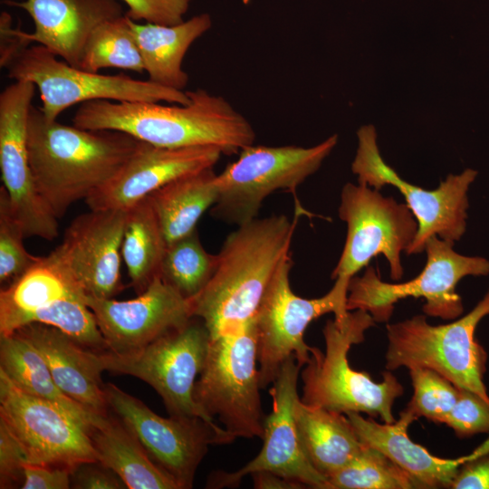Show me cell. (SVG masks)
Segmentation results:
<instances>
[{
  "label": "cell",
  "instance_id": "cell-1",
  "mask_svg": "<svg viewBox=\"0 0 489 489\" xmlns=\"http://www.w3.org/2000/svg\"><path fill=\"white\" fill-rule=\"evenodd\" d=\"M272 215L238 225L216 254V270L206 287L191 299L193 316L206 327L210 339L233 331L253 319L284 258L299 216Z\"/></svg>",
  "mask_w": 489,
  "mask_h": 489
},
{
  "label": "cell",
  "instance_id": "cell-2",
  "mask_svg": "<svg viewBox=\"0 0 489 489\" xmlns=\"http://www.w3.org/2000/svg\"><path fill=\"white\" fill-rule=\"evenodd\" d=\"M187 104L96 100L76 110L74 126L115 130L164 148L212 146L224 155L239 153L254 144L248 120L225 98L203 89L186 91Z\"/></svg>",
  "mask_w": 489,
  "mask_h": 489
},
{
  "label": "cell",
  "instance_id": "cell-3",
  "mask_svg": "<svg viewBox=\"0 0 489 489\" xmlns=\"http://www.w3.org/2000/svg\"><path fill=\"white\" fill-rule=\"evenodd\" d=\"M139 143L124 132L49 120L34 106L29 113L27 147L34 181L57 218L111 179Z\"/></svg>",
  "mask_w": 489,
  "mask_h": 489
},
{
  "label": "cell",
  "instance_id": "cell-4",
  "mask_svg": "<svg viewBox=\"0 0 489 489\" xmlns=\"http://www.w3.org/2000/svg\"><path fill=\"white\" fill-rule=\"evenodd\" d=\"M375 323L363 310L350 311L340 323L334 319L326 322L325 351L311 347L310 360L301 369L302 403L345 415L365 413L385 423L396 421L392 408L404 388L395 375L386 370L383 380L375 382L367 372L352 369L348 360L352 345L362 342Z\"/></svg>",
  "mask_w": 489,
  "mask_h": 489
},
{
  "label": "cell",
  "instance_id": "cell-5",
  "mask_svg": "<svg viewBox=\"0 0 489 489\" xmlns=\"http://www.w3.org/2000/svg\"><path fill=\"white\" fill-rule=\"evenodd\" d=\"M487 315L489 290L471 312L447 324L432 325L423 315L388 324L386 369H430L489 403L484 381L487 352L475 338Z\"/></svg>",
  "mask_w": 489,
  "mask_h": 489
},
{
  "label": "cell",
  "instance_id": "cell-6",
  "mask_svg": "<svg viewBox=\"0 0 489 489\" xmlns=\"http://www.w3.org/2000/svg\"><path fill=\"white\" fill-rule=\"evenodd\" d=\"M254 318L236 330L210 339L194 398L235 439L263 437L262 409Z\"/></svg>",
  "mask_w": 489,
  "mask_h": 489
},
{
  "label": "cell",
  "instance_id": "cell-7",
  "mask_svg": "<svg viewBox=\"0 0 489 489\" xmlns=\"http://www.w3.org/2000/svg\"><path fill=\"white\" fill-rule=\"evenodd\" d=\"M454 243L431 236L426 243L427 262L422 272L405 283L382 281L372 266L362 276L354 275L348 287L347 309L363 310L376 322L390 319L394 304L405 298L422 297L423 312L443 320H455L464 312L456 285L465 276L489 274V261L456 253Z\"/></svg>",
  "mask_w": 489,
  "mask_h": 489
},
{
  "label": "cell",
  "instance_id": "cell-8",
  "mask_svg": "<svg viewBox=\"0 0 489 489\" xmlns=\"http://www.w3.org/2000/svg\"><path fill=\"white\" fill-rule=\"evenodd\" d=\"M338 142L332 135L310 148L248 146L238 158L216 175L218 197L214 217L241 225L255 217L264 200L280 189L294 193L315 173Z\"/></svg>",
  "mask_w": 489,
  "mask_h": 489
},
{
  "label": "cell",
  "instance_id": "cell-9",
  "mask_svg": "<svg viewBox=\"0 0 489 489\" xmlns=\"http://www.w3.org/2000/svg\"><path fill=\"white\" fill-rule=\"evenodd\" d=\"M292 266L289 254L275 273L254 317L261 388L273 384L289 358L293 357L302 367L310 360L311 346L304 341V332L312 321L332 312L334 320L340 323L350 312L349 283L335 280L323 296L303 298L291 288Z\"/></svg>",
  "mask_w": 489,
  "mask_h": 489
},
{
  "label": "cell",
  "instance_id": "cell-10",
  "mask_svg": "<svg viewBox=\"0 0 489 489\" xmlns=\"http://www.w3.org/2000/svg\"><path fill=\"white\" fill-rule=\"evenodd\" d=\"M14 81L32 82L39 90L45 118L56 120L67 108L96 100L187 104L185 91L123 74L105 75L73 67L43 45L29 46L6 68Z\"/></svg>",
  "mask_w": 489,
  "mask_h": 489
},
{
  "label": "cell",
  "instance_id": "cell-11",
  "mask_svg": "<svg viewBox=\"0 0 489 489\" xmlns=\"http://www.w3.org/2000/svg\"><path fill=\"white\" fill-rule=\"evenodd\" d=\"M210 335L202 320L184 326L126 354L100 351L104 370L136 377L161 397L169 416L199 417L216 424L194 398L197 377L205 366Z\"/></svg>",
  "mask_w": 489,
  "mask_h": 489
},
{
  "label": "cell",
  "instance_id": "cell-12",
  "mask_svg": "<svg viewBox=\"0 0 489 489\" xmlns=\"http://www.w3.org/2000/svg\"><path fill=\"white\" fill-rule=\"evenodd\" d=\"M358 149L351 170L359 184L379 190L386 185L395 187L405 197L407 206L417 222V235L406 251L408 254L424 252L427 241L433 235L455 243L466 228L467 191L477 172L465 169L458 175H448L434 190H426L402 179L381 157L372 125L357 131Z\"/></svg>",
  "mask_w": 489,
  "mask_h": 489
},
{
  "label": "cell",
  "instance_id": "cell-13",
  "mask_svg": "<svg viewBox=\"0 0 489 489\" xmlns=\"http://www.w3.org/2000/svg\"><path fill=\"white\" fill-rule=\"evenodd\" d=\"M338 212L347 225V235L331 279L349 283L373 257L383 254L391 279L400 280V254L411 245L418 228L408 206L366 185L347 183Z\"/></svg>",
  "mask_w": 489,
  "mask_h": 489
},
{
  "label": "cell",
  "instance_id": "cell-14",
  "mask_svg": "<svg viewBox=\"0 0 489 489\" xmlns=\"http://www.w3.org/2000/svg\"><path fill=\"white\" fill-rule=\"evenodd\" d=\"M104 391L109 408L179 489L193 487L197 469L209 446L235 440L219 425L199 417H162L111 383L104 384Z\"/></svg>",
  "mask_w": 489,
  "mask_h": 489
},
{
  "label": "cell",
  "instance_id": "cell-15",
  "mask_svg": "<svg viewBox=\"0 0 489 489\" xmlns=\"http://www.w3.org/2000/svg\"><path fill=\"white\" fill-rule=\"evenodd\" d=\"M0 419L22 446L30 464L72 471L97 456L89 433L72 417L30 396L0 370Z\"/></svg>",
  "mask_w": 489,
  "mask_h": 489
},
{
  "label": "cell",
  "instance_id": "cell-16",
  "mask_svg": "<svg viewBox=\"0 0 489 489\" xmlns=\"http://www.w3.org/2000/svg\"><path fill=\"white\" fill-rule=\"evenodd\" d=\"M302 367L289 358L270 388L272 409L264 418V444L260 453L237 471L214 472L208 488L235 487L252 473L270 471L296 481L304 487L326 489L327 480L307 458L297 431L295 406L300 399L298 379Z\"/></svg>",
  "mask_w": 489,
  "mask_h": 489
},
{
  "label": "cell",
  "instance_id": "cell-17",
  "mask_svg": "<svg viewBox=\"0 0 489 489\" xmlns=\"http://www.w3.org/2000/svg\"><path fill=\"white\" fill-rule=\"evenodd\" d=\"M36 86L20 80L0 94V168L12 210L26 237L52 241L58 218L36 189L28 157L27 125Z\"/></svg>",
  "mask_w": 489,
  "mask_h": 489
},
{
  "label": "cell",
  "instance_id": "cell-18",
  "mask_svg": "<svg viewBox=\"0 0 489 489\" xmlns=\"http://www.w3.org/2000/svg\"><path fill=\"white\" fill-rule=\"evenodd\" d=\"M105 340L115 354L138 350L187 324L194 316L191 300L157 275L134 299L85 296Z\"/></svg>",
  "mask_w": 489,
  "mask_h": 489
},
{
  "label": "cell",
  "instance_id": "cell-19",
  "mask_svg": "<svg viewBox=\"0 0 489 489\" xmlns=\"http://www.w3.org/2000/svg\"><path fill=\"white\" fill-rule=\"evenodd\" d=\"M126 219L127 210H91L80 215L51 252L86 296L113 298L123 289L120 265Z\"/></svg>",
  "mask_w": 489,
  "mask_h": 489
},
{
  "label": "cell",
  "instance_id": "cell-20",
  "mask_svg": "<svg viewBox=\"0 0 489 489\" xmlns=\"http://www.w3.org/2000/svg\"><path fill=\"white\" fill-rule=\"evenodd\" d=\"M221 155L212 146L164 148L139 140L118 173L85 202L91 210H128L179 177L214 168Z\"/></svg>",
  "mask_w": 489,
  "mask_h": 489
},
{
  "label": "cell",
  "instance_id": "cell-21",
  "mask_svg": "<svg viewBox=\"0 0 489 489\" xmlns=\"http://www.w3.org/2000/svg\"><path fill=\"white\" fill-rule=\"evenodd\" d=\"M8 5L29 14L34 33L30 43H38L68 64L80 68L88 38L102 23L118 18L122 6L117 0H7Z\"/></svg>",
  "mask_w": 489,
  "mask_h": 489
},
{
  "label": "cell",
  "instance_id": "cell-22",
  "mask_svg": "<svg viewBox=\"0 0 489 489\" xmlns=\"http://www.w3.org/2000/svg\"><path fill=\"white\" fill-rule=\"evenodd\" d=\"M16 331L39 350L55 383L68 397L96 414L107 416L100 351L87 349L61 330L43 323H30Z\"/></svg>",
  "mask_w": 489,
  "mask_h": 489
},
{
  "label": "cell",
  "instance_id": "cell-23",
  "mask_svg": "<svg viewBox=\"0 0 489 489\" xmlns=\"http://www.w3.org/2000/svg\"><path fill=\"white\" fill-rule=\"evenodd\" d=\"M346 416L364 445L386 455L406 471L419 488H451L460 466L469 460L468 455L441 458L413 442L408 429L417 419L405 409L393 423L380 424L363 417L360 413L351 412Z\"/></svg>",
  "mask_w": 489,
  "mask_h": 489
},
{
  "label": "cell",
  "instance_id": "cell-24",
  "mask_svg": "<svg viewBox=\"0 0 489 489\" xmlns=\"http://www.w3.org/2000/svg\"><path fill=\"white\" fill-rule=\"evenodd\" d=\"M86 294L71 272L52 254L40 259L0 292V336L30 323L36 313L66 299Z\"/></svg>",
  "mask_w": 489,
  "mask_h": 489
},
{
  "label": "cell",
  "instance_id": "cell-25",
  "mask_svg": "<svg viewBox=\"0 0 489 489\" xmlns=\"http://www.w3.org/2000/svg\"><path fill=\"white\" fill-rule=\"evenodd\" d=\"M149 80L158 85L184 91L188 75L183 70L184 57L199 37L212 26L208 14H200L174 25L139 24L129 18Z\"/></svg>",
  "mask_w": 489,
  "mask_h": 489
},
{
  "label": "cell",
  "instance_id": "cell-26",
  "mask_svg": "<svg viewBox=\"0 0 489 489\" xmlns=\"http://www.w3.org/2000/svg\"><path fill=\"white\" fill-rule=\"evenodd\" d=\"M0 370L23 392L53 405L72 417L89 435L103 417L68 397L55 383L39 350L17 331L0 336Z\"/></svg>",
  "mask_w": 489,
  "mask_h": 489
},
{
  "label": "cell",
  "instance_id": "cell-27",
  "mask_svg": "<svg viewBox=\"0 0 489 489\" xmlns=\"http://www.w3.org/2000/svg\"><path fill=\"white\" fill-rule=\"evenodd\" d=\"M90 437L98 462L116 473L128 489H179L121 421L103 416Z\"/></svg>",
  "mask_w": 489,
  "mask_h": 489
},
{
  "label": "cell",
  "instance_id": "cell-28",
  "mask_svg": "<svg viewBox=\"0 0 489 489\" xmlns=\"http://www.w3.org/2000/svg\"><path fill=\"white\" fill-rule=\"evenodd\" d=\"M295 421L307 458L326 480L357 456L364 446L345 414L308 406L299 399Z\"/></svg>",
  "mask_w": 489,
  "mask_h": 489
},
{
  "label": "cell",
  "instance_id": "cell-29",
  "mask_svg": "<svg viewBox=\"0 0 489 489\" xmlns=\"http://www.w3.org/2000/svg\"><path fill=\"white\" fill-rule=\"evenodd\" d=\"M216 175L213 168L179 177L148 197L167 244L197 229L203 214L217 199Z\"/></svg>",
  "mask_w": 489,
  "mask_h": 489
},
{
  "label": "cell",
  "instance_id": "cell-30",
  "mask_svg": "<svg viewBox=\"0 0 489 489\" xmlns=\"http://www.w3.org/2000/svg\"><path fill=\"white\" fill-rule=\"evenodd\" d=\"M167 244L149 197L127 210L121 257L138 294L158 275Z\"/></svg>",
  "mask_w": 489,
  "mask_h": 489
},
{
  "label": "cell",
  "instance_id": "cell-31",
  "mask_svg": "<svg viewBox=\"0 0 489 489\" xmlns=\"http://www.w3.org/2000/svg\"><path fill=\"white\" fill-rule=\"evenodd\" d=\"M80 68L91 72L104 68L145 72L127 14L106 21L93 30L85 44Z\"/></svg>",
  "mask_w": 489,
  "mask_h": 489
},
{
  "label": "cell",
  "instance_id": "cell-32",
  "mask_svg": "<svg viewBox=\"0 0 489 489\" xmlns=\"http://www.w3.org/2000/svg\"><path fill=\"white\" fill-rule=\"evenodd\" d=\"M216 254L204 248L197 230L167 244L158 275L191 300L208 283L216 270Z\"/></svg>",
  "mask_w": 489,
  "mask_h": 489
},
{
  "label": "cell",
  "instance_id": "cell-33",
  "mask_svg": "<svg viewBox=\"0 0 489 489\" xmlns=\"http://www.w3.org/2000/svg\"><path fill=\"white\" fill-rule=\"evenodd\" d=\"M416 481L379 450L364 445L350 463L327 477L326 489H411Z\"/></svg>",
  "mask_w": 489,
  "mask_h": 489
},
{
  "label": "cell",
  "instance_id": "cell-34",
  "mask_svg": "<svg viewBox=\"0 0 489 489\" xmlns=\"http://www.w3.org/2000/svg\"><path fill=\"white\" fill-rule=\"evenodd\" d=\"M413 396L405 410L416 419L436 423L445 419L458 398V388L438 372L427 368L409 369Z\"/></svg>",
  "mask_w": 489,
  "mask_h": 489
},
{
  "label": "cell",
  "instance_id": "cell-35",
  "mask_svg": "<svg viewBox=\"0 0 489 489\" xmlns=\"http://www.w3.org/2000/svg\"><path fill=\"white\" fill-rule=\"evenodd\" d=\"M25 234L14 214L7 192L0 188V283H11L34 265L40 256L31 254L24 247Z\"/></svg>",
  "mask_w": 489,
  "mask_h": 489
},
{
  "label": "cell",
  "instance_id": "cell-36",
  "mask_svg": "<svg viewBox=\"0 0 489 489\" xmlns=\"http://www.w3.org/2000/svg\"><path fill=\"white\" fill-rule=\"evenodd\" d=\"M444 424L460 437L489 434V403L475 393L458 388V398Z\"/></svg>",
  "mask_w": 489,
  "mask_h": 489
},
{
  "label": "cell",
  "instance_id": "cell-37",
  "mask_svg": "<svg viewBox=\"0 0 489 489\" xmlns=\"http://www.w3.org/2000/svg\"><path fill=\"white\" fill-rule=\"evenodd\" d=\"M133 21L174 25L184 21L192 0H122Z\"/></svg>",
  "mask_w": 489,
  "mask_h": 489
},
{
  "label": "cell",
  "instance_id": "cell-38",
  "mask_svg": "<svg viewBox=\"0 0 489 489\" xmlns=\"http://www.w3.org/2000/svg\"><path fill=\"white\" fill-rule=\"evenodd\" d=\"M27 456L11 430L0 419V488H14L24 482Z\"/></svg>",
  "mask_w": 489,
  "mask_h": 489
},
{
  "label": "cell",
  "instance_id": "cell-39",
  "mask_svg": "<svg viewBox=\"0 0 489 489\" xmlns=\"http://www.w3.org/2000/svg\"><path fill=\"white\" fill-rule=\"evenodd\" d=\"M71 487L76 489H124L121 478L100 462H87L75 467L71 474Z\"/></svg>",
  "mask_w": 489,
  "mask_h": 489
},
{
  "label": "cell",
  "instance_id": "cell-40",
  "mask_svg": "<svg viewBox=\"0 0 489 489\" xmlns=\"http://www.w3.org/2000/svg\"><path fill=\"white\" fill-rule=\"evenodd\" d=\"M72 471L65 467L38 464L24 466L23 489H68L72 484Z\"/></svg>",
  "mask_w": 489,
  "mask_h": 489
},
{
  "label": "cell",
  "instance_id": "cell-41",
  "mask_svg": "<svg viewBox=\"0 0 489 489\" xmlns=\"http://www.w3.org/2000/svg\"><path fill=\"white\" fill-rule=\"evenodd\" d=\"M27 33L19 27L12 26V17L6 12L0 16V66L8 65L25 49L30 46Z\"/></svg>",
  "mask_w": 489,
  "mask_h": 489
},
{
  "label": "cell",
  "instance_id": "cell-42",
  "mask_svg": "<svg viewBox=\"0 0 489 489\" xmlns=\"http://www.w3.org/2000/svg\"><path fill=\"white\" fill-rule=\"evenodd\" d=\"M451 488L489 489V452L462 465Z\"/></svg>",
  "mask_w": 489,
  "mask_h": 489
},
{
  "label": "cell",
  "instance_id": "cell-43",
  "mask_svg": "<svg viewBox=\"0 0 489 489\" xmlns=\"http://www.w3.org/2000/svg\"><path fill=\"white\" fill-rule=\"evenodd\" d=\"M255 489H301L304 486L291 479L270 471H258L251 474Z\"/></svg>",
  "mask_w": 489,
  "mask_h": 489
},
{
  "label": "cell",
  "instance_id": "cell-44",
  "mask_svg": "<svg viewBox=\"0 0 489 489\" xmlns=\"http://www.w3.org/2000/svg\"><path fill=\"white\" fill-rule=\"evenodd\" d=\"M487 452H489V436L472 453L474 454L475 457H477V456L482 455H484V454H485Z\"/></svg>",
  "mask_w": 489,
  "mask_h": 489
}]
</instances>
